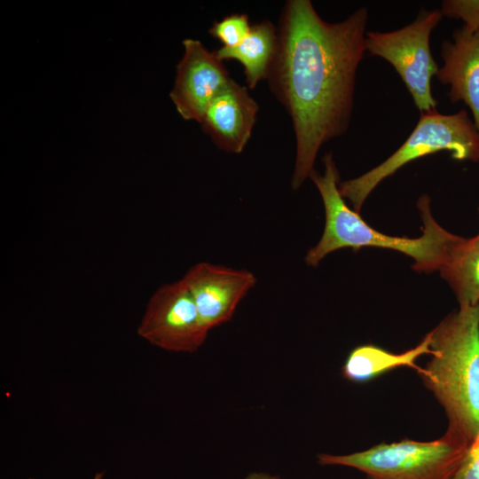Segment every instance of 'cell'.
Wrapping results in <instances>:
<instances>
[{"label":"cell","mask_w":479,"mask_h":479,"mask_svg":"<svg viewBox=\"0 0 479 479\" xmlns=\"http://www.w3.org/2000/svg\"><path fill=\"white\" fill-rule=\"evenodd\" d=\"M469 445L444 433L428 442L404 439L348 454L319 453L317 460L355 468L369 479H452Z\"/></svg>","instance_id":"5"},{"label":"cell","mask_w":479,"mask_h":479,"mask_svg":"<svg viewBox=\"0 0 479 479\" xmlns=\"http://www.w3.org/2000/svg\"><path fill=\"white\" fill-rule=\"evenodd\" d=\"M443 19L440 9H421L410 24L389 32L367 31L365 51L388 61L398 74L420 113L435 110L431 81L438 66L430 35Z\"/></svg>","instance_id":"6"},{"label":"cell","mask_w":479,"mask_h":479,"mask_svg":"<svg viewBox=\"0 0 479 479\" xmlns=\"http://www.w3.org/2000/svg\"><path fill=\"white\" fill-rule=\"evenodd\" d=\"M183 44L184 55L169 96L183 119L200 123L211 101L232 78L216 51L192 38Z\"/></svg>","instance_id":"8"},{"label":"cell","mask_w":479,"mask_h":479,"mask_svg":"<svg viewBox=\"0 0 479 479\" xmlns=\"http://www.w3.org/2000/svg\"><path fill=\"white\" fill-rule=\"evenodd\" d=\"M278 46V28L270 20H263L252 26L248 35L239 45L220 47L216 53L223 61L240 62L248 88L254 89L260 81L268 78Z\"/></svg>","instance_id":"13"},{"label":"cell","mask_w":479,"mask_h":479,"mask_svg":"<svg viewBox=\"0 0 479 479\" xmlns=\"http://www.w3.org/2000/svg\"><path fill=\"white\" fill-rule=\"evenodd\" d=\"M431 333H428L415 347L401 353H394L373 344H364L354 348L347 356L342 367V376L349 381L365 383L380 375L408 366L420 368L416 361L421 356L431 353Z\"/></svg>","instance_id":"12"},{"label":"cell","mask_w":479,"mask_h":479,"mask_svg":"<svg viewBox=\"0 0 479 479\" xmlns=\"http://www.w3.org/2000/svg\"><path fill=\"white\" fill-rule=\"evenodd\" d=\"M448 151L459 161H479V131L467 110L444 114L436 109L420 113L404 142L378 166L355 178L339 182V192L359 213L371 192L387 177L421 157Z\"/></svg>","instance_id":"4"},{"label":"cell","mask_w":479,"mask_h":479,"mask_svg":"<svg viewBox=\"0 0 479 479\" xmlns=\"http://www.w3.org/2000/svg\"><path fill=\"white\" fill-rule=\"evenodd\" d=\"M208 332L230 321L256 284L249 271L209 263L192 266L183 277Z\"/></svg>","instance_id":"9"},{"label":"cell","mask_w":479,"mask_h":479,"mask_svg":"<svg viewBox=\"0 0 479 479\" xmlns=\"http://www.w3.org/2000/svg\"><path fill=\"white\" fill-rule=\"evenodd\" d=\"M367 22L365 7L334 23L324 20L310 0H288L283 7L267 80L293 123L294 190L315 169L321 146L349 129Z\"/></svg>","instance_id":"1"},{"label":"cell","mask_w":479,"mask_h":479,"mask_svg":"<svg viewBox=\"0 0 479 479\" xmlns=\"http://www.w3.org/2000/svg\"><path fill=\"white\" fill-rule=\"evenodd\" d=\"M478 212H479V208H478Z\"/></svg>","instance_id":"20"},{"label":"cell","mask_w":479,"mask_h":479,"mask_svg":"<svg viewBox=\"0 0 479 479\" xmlns=\"http://www.w3.org/2000/svg\"><path fill=\"white\" fill-rule=\"evenodd\" d=\"M245 479H283L279 475H272L263 471H254L249 473Z\"/></svg>","instance_id":"18"},{"label":"cell","mask_w":479,"mask_h":479,"mask_svg":"<svg viewBox=\"0 0 479 479\" xmlns=\"http://www.w3.org/2000/svg\"><path fill=\"white\" fill-rule=\"evenodd\" d=\"M137 334L152 345L172 352L192 353L202 346L208 332L183 279L154 292Z\"/></svg>","instance_id":"7"},{"label":"cell","mask_w":479,"mask_h":479,"mask_svg":"<svg viewBox=\"0 0 479 479\" xmlns=\"http://www.w3.org/2000/svg\"><path fill=\"white\" fill-rule=\"evenodd\" d=\"M452 479H479V434L470 444Z\"/></svg>","instance_id":"17"},{"label":"cell","mask_w":479,"mask_h":479,"mask_svg":"<svg viewBox=\"0 0 479 479\" xmlns=\"http://www.w3.org/2000/svg\"><path fill=\"white\" fill-rule=\"evenodd\" d=\"M440 11L443 17L462 20L467 33L479 30V0H444Z\"/></svg>","instance_id":"16"},{"label":"cell","mask_w":479,"mask_h":479,"mask_svg":"<svg viewBox=\"0 0 479 479\" xmlns=\"http://www.w3.org/2000/svg\"><path fill=\"white\" fill-rule=\"evenodd\" d=\"M431 333V358L418 373L448 419L446 434H479V304L459 307Z\"/></svg>","instance_id":"3"},{"label":"cell","mask_w":479,"mask_h":479,"mask_svg":"<svg viewBox=\"0 0 479 479\" xmlns=\"http://www.w3.org/2000/svg\"><path fill=\"white\" fill-rule=\"evenodd\" d=\"M252 26L245 13H233L213 23L208 33L224 48L239 45L250 33Z\"/></svg>","instance_id":"15"},{"label":"cell","mask_w":479,"mask_h":479,"mask_svg":"<svg viewBox=\"0 0 479 479\" xmlns=\"http://www.w3.org/2000/svg\"><path fill=\"white\" fill-rule=\"evenodd\" d=\"M441 57L436 79L449 85L451 103L463 102L469 108L479 131V30L469 34L462 27L455 29L452 40L443 41Z\"/></svg>","instance_id":"11"},{"label":"cell","mask_w":479,"mask_h":479,"mask_svg":"<svg viewBox=\"0 0 479 479\" xmlns=\"http://www.w3.org/2000/svg\"><path fill=\"white\" fill-rule=\"evenodd\" d=\"M103 475H104V473L101 472V473H98L95 475L94 478L93 479H102L103 478ZM30 479H33V478H30Z\"/></svg>","instance_id":"19"},{"label":"cell","mask_w":479,"mask_h":479,"mask_svg":"<svg viewBox=\"0 0 479 479\" xmlns=\"http://www.w3.org/2000/svg\"><path fill=\"white\" fill-rule=\"evenodd\" d=\"M258 111L247 89L231 79L207 108L201 128L222 151L240 153L251 137Z\"/></svg>","instance_id":"10"},{"label":"cell","mask_w":479,"mask_h":479,"mask_svg":"<svg viewBox=\"0 0 479 479\" xmlns=\"http://www.w3.org/2000/svg\"><path fill=\"white\" fill-rule=\"evenodd\" d=\"M324 172L316 169L310 177L320 193L325 208V227L319 241L310 248L304 261L317 267L329 254L342 248L362 247L392 249L413 259L412 268L420 272L440 271L451 259L463 237L442 227L434 218L430 198L421 195L417 202L422 220V234L418 238L387 235L372 228L359 213L349 208L339 192L340 175L333 153L322 158Z\"/></svg>","instance_id":"2"},{"label":"cell","mask_w":479,"mask_h":479,"mask_svg":"<svg viewBox=\"0 0 479 479\" xmlns=\"http://www.w3.org/2000/svg\"><path fill=\"white\" fill-rule=\"evenodd\" d=\"M439 271L452 289L459 307L479 304V233L465 238Z\"/></svg>","instance_id":"14"}]
</instances>
